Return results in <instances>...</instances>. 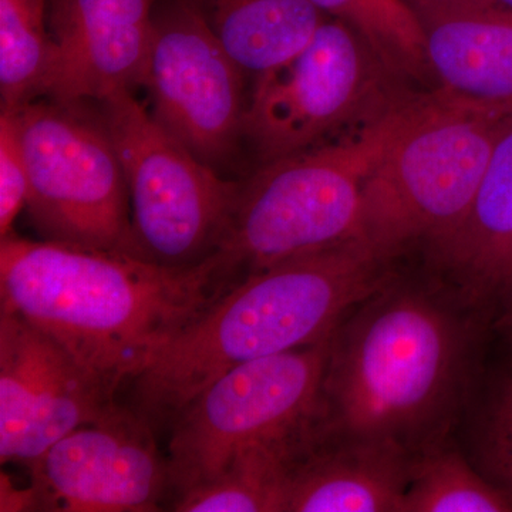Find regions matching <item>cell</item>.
Wrapping results in <instances>:
<instances>
[{"mask_svg": "<svg viewBox=\"0 0 512 512\" xmlns=\"http://www.w3.org/2000/svg\"><path fill=\"white\" fill-rule=\"evenodd\" d=\"M397 275L396 262L355 238L245 276L131 380L134 412L153 427L173 423L228 370L329 338Z\"/></svg>", "mask_w": 512, "mask_h": 512, "instance_id": "obj_3", "label": "cell"}, {"mask_svg": "<svg viewBox=\"0 0 512 512\" xmlns=\"http://www.w3.org/2000/svg\"><path fill=\"white\" fill-rule=\"evenodd\" d=\"M511 500H512V497H511Z\"/></svg>", "mask_w": 512, "mask_h": 512, "instance_id": "obj_28", "label": "cell"}, {"mask_svg": "<svg viewBox=\"0 0 512 512\" xmlns=\"http://www.w3.org/2000/svg\"><path fill=\"white\" fill-rule=\"evenodd\" d=\"M306 430L239 451L217 477L175 495L173 510L285 512L289 478Z\"/></svg>", "mask_w": 512, "mask_h": 512, "instance_id": "obj_18", "label": "cell"}, {"mask_svg": "<svg viewBox=\"0 0 512 512\" xmlns=\"http://www.w3.org/2000/svg\"><path fill=\"white\" fill-rule=\"evenodd\" d=\"M501 5L507 6V8L512 9V0H497Z\"/></svg>", "mask_w": 512, "mask_h": 512, "instance_id": "obj_27", "label": "cell"}, {"mask_svg": "<svg viewBox=\"0 0 512 512\" xmlns=\"http://www.w3.org/2000/svg\"><path fill=\"white\" fill-rule=\"evenodd\" d=\"M29 470L30 511H158L171 488L153 426L119 406L56 441Z\"/></svg>", "mask_w": 512, "mask_h": 512, "instance_id": "obj_11", "label": "cell"}, {"mask_svg": "<svg viewBox=\"0 0 512 512\" xmlns=\"http://www.w3.org/2000/svg\"><path fill=\"white\" fill-rule=\"evenodd\" d=\"M471 311L487 316L512 292V121L495 141L480 187L457 231L426 258Z\"/></svg>", "mask_w": 512, "mask_h": 512, "instance_id": "obj_15", "label": "cell"}, {"mask_svg": "<svg viewBox=\"0 0 512 512\" xmlns=\"http://www.w3.org/2000/svg\"><path fill=\"white\" fill-rule=\"evenodd\" d=\"M329 339L234 367L178 413L167 458L175 495L217 477L244 448L308 429Z\"/></svg>", "mask_w": 512, "mask_h": 512, "instance_id": "obj_9", "label": "cell"}, {"mask_svg": "<svg viewBox=\"0 0 512 512\" xmlns=\"http://www.w3.org/2000/svg\"><path fill=\"white\" fill-rule=\"evenodd\" d=\"M511 121L512 111L458 106L430 93L367 177L357 238L393 262L407 252L433 254L466 218Z\"/></svg>", "mask_w": 512, "mask_h": 512, "instance_id": "obj_5", "label": "cell"}, {"mask_svg": "<svg viewBox=\"0 0 512 512\" xmlns=\"http://www.w3.org/2000/svg\"><path fill=\"white\" fill-rule=\"evenodd\" d=\"M416 12V15L424 16L437 10L453 8V6L466 5L474 0H404Z\"/></svg>", "mask_w": 512, "mask_h": 512, "instance_id": "obj_24", "label": "cell"}, {"mask_svg": "<svg viewBox=\"0 0 512 512\" xmlns=\"http://www.w3.org/2000/svg\"><path fill=\"white\" fill-rule=\"evenodd\" d=\"M67 0H50V18L57 15L66 5Z\"/></svg>", "mask_w": 512, "mask_h": 512, "instance_id": "obj_26", "label": "cell"}, {"mask_svg": "<svg viewBox=\"0 0 512 512\" xmlns=\"http://www.w3.org/2000/svg\"><path fill=\"white\" fill-rule=\"evenodd\" d=\"M156 3L67 0L49 18L56 52L45 96L100 103L143 86Z\"/></svg>", "mask_w": 512, "mask_h": 512, "instance_id": "obj_13", "label": "cell"}, {"mask_svg": "<svg viewBox=\"0 0 512 512\" xmlns=\"http://www.w3.org/2000/svg\"><path fill=\"white\" fill-rule=\"evenodd\" d=\"M419 19L430 93L458 106L512 111V9L474 0Z\"/></svg>", "mask_w": 512, "mask_h": 512, "instance_id": "obj_14", "label": "cell"}, {"mask_svg": "<svg viewBox=\"0 0 512 512\" xmlns=\"http://www.w3.org/2000/svg\"><path fill=\"white\" fill-rule=\"evenodd\" d=\"M49 8L50 0H0L2 110L22 109L46 94L56 52Z\"/></svg>", "mask_w": 512, "mask_h": 512, "instance_id": "obj_20", "label": "cell"}, {"mask_svg": "<svg viewBox=\"0 0 512 512\" xmlns=\"http://www.w3.org/2000/svg\"><path fill=\"white\" fill-rule=\"evenodd\" d=\"M229 56L258 77L311 42L328 16L309 0H191Z\"/></svg>", "mask_w": 512, "mask_h": 512, "instance_id": "obj_17", "label": "cell"}, {"mask_svg": "<svg viewBox=\"0 0 512 512\" xmlns=\"http://www.w3.org/2000/svg\"><path fill=\"white\" fill-rule=\"evenodd\" d=\"M245 76L191 0H157L143 82L151 116L217 171L244 140Z\"/></svg>", "mask_w": 512, "mask_h": 512, "instance_id": "obj_10", "label": "cell"}, {"mask_svg": "<svg viewBox=\"0 0 512 512\" xmlns=\"http://www.w3.org/2000/svg\"><path fill=\"white\" fill-rule=\"evenodd\" d=\"M396 79L356 30L326 18L295 56L255 77L244 140L259 165L319 146L403 96Z\"/></svg>", "mask_w": 512, "mask_h": 512, "instance_id": "obj_8", "label": "cell"}, {"mask_svg": "<svg viewBox=\"0 0 512 512\" xmlns=\"http://www.w3.org/2000/svg\"><path fill=\"white\" fill-rule=\"evenodd\" d=\"M309 2L328 18L356 30L394 77L429 83L423 26L404 0Z\"/></svg>", "mask_w": 512, "mask_h": 512, "instance_id": "obj_21", "label": "cell"}, {"mask_svg": "<svg viewBox=\"0 0 512 512\" xmlns=\"http://www.w3.org/2000/svg\"><path fill=\"white\" fill-rule=\"evenodd\" d=\"M412 458L389 443L306 436L285 512H403Z\"/></svg>", "mask_w": 512, "mask_h": 512, "instance_id": "obj_16", "label": "cell"}, {"mask_svg": "<svg viewBox=\"0 0 512 512\" xmlns=\"http://www.w3.org/2000/svg\"><path fill=\"white\" fill-rule=\"evenodd\" d=\"M93 104L46 97L13 111L28 167L26 210L46 241L136 256L126 175Z\"/></svg>", "mask_w": 512, "mask_h": 512, "instance_id": "obj_6", "label": "cell"}, {"mask_svg": "<svg viewBox=\"0 0 512 512\" xmlns=\"http://www.w3.org/2000/svg\"><path fill=\"white\" fill-rule=\"evenodd\" d=\"M227 289L215 255L171 268L13 232L0 242V309L52 336L114 394Z\"/></svg>", "mask_w": 512, "mask_h": 512, "instance_id": "obj_2", "label": "cell"}, {"mask_svg": "<svg viewBox=\"0 0 512 512\" xmlns=\"http://www.w3.org/2000/svg\"><path fill=\"white\" fill-rule=\"evenodd\" d=\"M429 100V93L403 94L348 133L258 165L239 180L227 231L214 254L228 285L357 238L367 177Z\"/></svg>", "mask_w": 512, "mask_h": 512, "instance_id": "obj_4", "label": "cell"}, {"mask_svg": "<svg viewBox=\"0 0 512 512\" xmlns=\"http://www.w3.org/2000/svg\"><path fill=\"white\" fill-rule=\"evenodd\" d=\"M464 417L468 458L512 497V367L473 394Z\"/></svg>", "mask_w": 512, "mask_h": 512, "instance_id": "obj_22", "label": "cell"}, {"mask_svg": "<svg viewBox=\"0 0 512 512\" xmlns=\"http://www.w3.org/2000/svg\"><path fill=\"white\" fill-rule=\"evenodd\" d=\"M99 104L126 175L134 254L171 268L210 259L227 231L239 180L192 154L133 93Z\"/></svg>", "mask_w": 512, "mask_h": 512, "instance_id": "obj_7", "label": "cell"}, {"mask_svg": "<svg viewBox=\"0 0 512 512\" xmlns=\"http://www.w3.org/2000/svg\"><path fill=\"white\" fill-rule=\"evenodd\" d=\"M484 319L436 276L397 275L330 335L309 437L413 456L450 440L474 394Z\"/></svg>", "mask_w": 512, "mask_h": 512, "instance_id": "obj_1", "label": "cell"}, {"mask_svg": "<svg viewBox=\"0 0 512 512\" xmlns=\"http://www.w3.org/2000/svg\"><path fill=\"white\" fill-rule=\"evenodd\" d=\"M500 328L512 345V292L501 306Z\"/></svg>", "mask_w": 512, "mask_h": 512, "instance_id": "obj_25", "label": "cell"}, {"mask_svg": "<svg viewBox=\"0 0 512 512\" xmlns=\"http://www.w3.org/2000/svg\"><path fill=\"white\" fill-rule=\"evenodd\" d=\"M511 495L495 487L446 440L414 454L403 512H510Z\"/></svg>", "mask_w": 512, "mask_h": 512, "instance_id": "obj_19", "label": "cell"}, {"mask_svg": "<svg viewBox=\"0 0 512 512\" xmlns=\"http://www.w3.org/2000/svg\"><path fill=\"white\" fill-rule=\"evenodd\" d=\"M114 393L52 336L0 309V460L29 467L110 412Z\"/></svg>", "mask_w": 512, "mask_h": 512, "instance_id": "obj_12", "label": "cell"}, {"mask_svg": "<svg viewBox=\"0 0 512 512\" xmlns=\"http://www.w3.org/2000/svg\"><path fill=\"white\" fill-rule=\"evenodd\" d=\"M29 195V175L25 154L13 111L0 116V237L12 234L13 222Z\"/></svg>", "mask_w": 512, "mask_h": 512, "instance_id": "obj_23", "label": "cell"}]
</instances>
